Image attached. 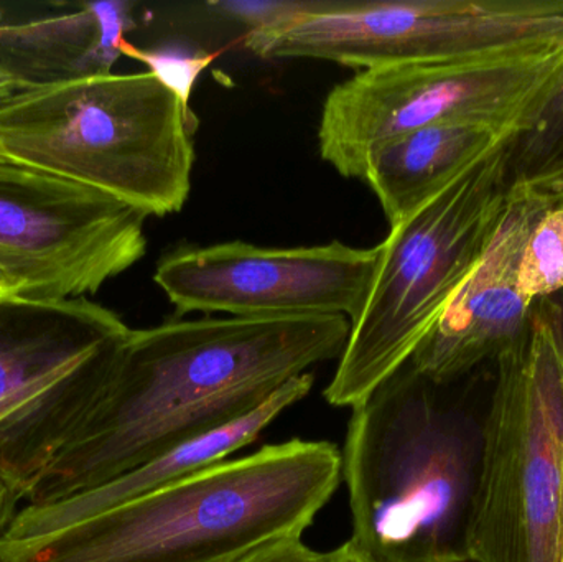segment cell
Here are the masks:
<instances>
[{
	"instance_id": "obj_17",
	"label": "cell",
	"mask_w": 563,
	"mask_h": 562,
	"mask_svg": "<svg viewBox=\"0 0 563 562\" xmlns=\"http://www.w3.org/2000/svg\"><path fill=\"white\" fill-rule=\"evenodd\" d=\"M338 3L340 0H213L207 7L217 15L246 26L244 45L257 55L274 36Z\"/></svg>"
},
{
	"instance_id": "obj_10",
	"label": "cell",
	"mask_w": 563,
	"mask_h": 562,
	"mask_svg": "<svg viewBox=\"0 0 563 562\" xmlns=\"http://www.w3.org/2000/svg\"><path fill=\"white\" fill-rule=\"evenodd\" d=\"M147 214L111 195L0 157V274L12 297L96 294L147 253Z\"/></svg>"
},
{
	"instance_id": "obj_18",
	"label": "cell",
	"mask_w": 563,
	"mask_h": 562,
	"mask_svg": "<svg viewBox=\"0 0 563 562\" xmlns=\"http://www.w3.org/2000/svg\"><path fill=\"white\" fill-rule=\"evenodd\" d=\"M518 287L529 306L563 290V201L552 205L529 236Z\"/></svg>"
},
{
	"instance_id": "obj_26",
	"label": "cell",
	"mask_w": 563,
	"mask_h": 562,
	"mask_svg": "<svg viewBox=\"0 0 563 562\" xmlns=\"http://www.w3.org/2000/svg\"><path fill=\"white\" fill-rule=\"evenodd\" d=\"M5 297H12V293H10L9 283H7L5 277L0 274V299H5Z\"/></svg>"
},
{
	"instance_id": "obj_25",
	"label": "cell",
	"mask_w": 563,
	"mask_h": 562,
	"mask_svg": "<svg viewBox=\"0 0 563 562\" xmlns=\"http://www.w3.org/2000/svg\"><path fill=\"white\" fill-rule=\"evenodd\" d=\"M19 89H22L19 79L5 66L0 65V102L5 101L7 98H10Z\"/></svg>"
},
{
	"instance_id": "obj_1",
	"label": "cell",
	"mask_w": 563,
	"mask_h": 562,
	"mask_svg": "<svg viewBox=\"0 0 563 562\" xmlns=\"http://www.w3.org/2000/svg\"><path fill=\"white\" fill-rule=\"evenodd\" d=\"M346 317L167 320L132 330L85 428L25 505L92 491L256 411L311 366L340 360Z\"/></svg>"
},
{
	"instance_id": "obj_2",
	"label": "cell",
	"mask_w": 563,
	"mask_h": 562,
	"mask_svg": "<svg viewBox=\"0 0 563 562\" xmlns=\"http://www.w3.org/2000/svg\"><path fill=\"white\" fill-rule=\"evenodd\" d=\"M479 372L433 382L407 362L351 408L341 451L347 543L367 560L472 562L489 405Z\"/></svg>"
},
{
	"instance_id": "obj_8",
	"label": "cell",
	"mask_w": 563,
	"mask_h": 562,
	"mask_svg": "<svg viewBox=\"0 0 563 562\" xmlns=\"http://www.w3.org/2000/svg\"><path fill=\"white\" fill-rule=\"evenodd\" d=\"M129 332L118 313L86 297L0 299V401L40 398L0 421V465L26 497L95 415Z\"/></svg>"
},
{
	"instance_id": "obj_13",
	"label": "cell",
	"mask_w": 563,
	"mask_h": 562,
	"mask_svg": "<svg viewBox=\"0 0 563 562\" xmlns=\"http://www.w3.org/2000/svg\"><path fill=\"white\" fill-rule=\"evenodd\" d=\"M313 373H305L282 386L263 406L217 431L185 442L154 461L121 475L115 481L63 500L45 505H25L13 518L5 540H30L55 533L69 525L119 507L125 502L154 494L188 475L228 461L230 455L253 444L267 426L313 388Z\"/></svg>"
},
{
	"instance_id": "obj_5",
	"label": "cell",
	"mask_w": 563,
	"mask_h": 562,
	"mask_svg": "<svg viewBox=\"0 0 563 562\" xmlns=\"http://www.w3.org/2000/svg\"><path fill=\"white\" fill-rule=\"evenodd\" d=\"M511 135L390 228L377 246L366 300L324 389L334 408H353L412 359L482 260L508 203Z\"/></svg>"
},
{
	"instance_id": "obj_4",
	"label": "cell",
	"mask_w": 563,
	"mask_h": 562,
	"mask_svg": "<svg viewBox=\"0 0 563 562\" xmlns=\"http://www.w3.org/2000/svg\"><path fill=\"white\" fill-rule=\"evenodd\" d=\"M197 124L154 73L81 76L0 102V157L167 217L190 197Z\"/></svg>"
},
{
	"instance_id": "obj_23",
	"label": "cell",
	"mask_w": 563,
	"mask_h": 562,
	"mask_svg": "<svg viewBox=\"0 0 563 562\" xmlns=\"http://www.w3.org/2000/svg\"><path fill=\"white\" fill-rule=\"evenodd\" d=\"M38 399V396L23 395L10 396V398L3 399V401H0V421L9 418L12 412L19 411V409H22L23 406H29V408H32V406L36 405Z\"/></svg>"
},
{
	"instance_id": "obj_21",
	"label": "cell",
	"mask_w": 563,
	"mask_h": 562,
	"mask_svg": "<svg viewBox=\"0 0 563 562\" xmlns=\"http://www.w3.org/2000/svg\"><path fill=\"white\" fill-rule=\"evenodd\" d=\"M23 502H26L25 488L5 469L0 467V538L5 537L13 518L22 510L20 505Z\"/></svg>"
},
{
	"instance_id": "obj_6",
	"label": "cell",
	"mask_w": 563,
	"mask_h": 562,
	"mask_svg": "<svg viewBox=\"0 0 563 562\" xmlns=\"http://www.w3.org/2000/svg\"><path fill=\"white\" fill-rule=\"evenodd\" d=\"M495 365L470 560L562 562L563 368L536 306Z\"/></svg>"
},
{
	"instance_id": "obj_20",
	"label": "cell",
	"mask_w": 563,
	"mask_h": 562,
	"mask_svg": "<svg viewBox=\"0 0 563 562\" xmlns=\"http://www.w3.org/2000/svg\"><path fill=\"white\" fill-rule=\"evenodd\" d=\"M230 562H327V553L311 550L301 538H285Z\"/></svg>"
},
{
	"instance_id": "obj_15",
	"label": "cell",
	"mask_w": 563,
	"mask_h": 562,
	"mask_svg": "<svg viewBox=\"0 0 563 562\" xmlns=\"http://www.w3.org/2000/svg\"><path fill=\"white\" fill-rule=\"evenodd\" d=\"M132 7L129 2L85 3L73 15L7 29L0 48L10 53L0 65L12 73L25 63L23 88L108 75L122 55L125 33L135 26Z\"/></svg>"
},
{
	"instance_id": "obj_16",
	"label": "cell",
	"mask_w": 563,
	"mask_h": 562,
	"mask_svg": "<svg viewBox=\"0 0 563 562\" xmlns=\"http://www.w3.org/2000/svg\"><path fill=\"white\" fill-rule=\"evenodd\" d=\"M509 194L563 201V73L525 128L508 141Z\"/></svg>"
},
{
	"instance_id": "obj_12",
	"label": "cell",
	"mask_w": 563,
	"mask_h": 562,
	"mask_svg": "<svg viewBox=\"0 0 563 562\" xmlns=\"http://www.w3.org/2000/svg\"><path fill=\"white\" fill-rule=\"evenodd\" d=\"M552 205L536 195L509 194L482 260L409 360L417 372L433 382H455L496 363L525 337L532 306L519 293V264Z\"/></svg>"
},
{
	"instance_id": "obj_7",
	"label": "cell",
	"mask_w": 563,
	"mask_h": 562,
	"mask_svg": "<svg viewBox=\"0 0 563 562\" xmlns=\"http://www.w3.org/2000/svg\"><path fill=\"white\" fill-rule=\"evenodd\" d=\"M562 73L563 48L364 69L324 99L318 148L341 177L363 180L371 152L417 129L470 124L519 131Z\"/></svg>"
},
{
	"instance_id": "obj_24",
	"label": "cell",
	"mask_w": 563,
	"mask_h": 562,
	"mask_svg": "<svg viewBox=\"0 0 563 562\" xmlns=\"http://www.w3.org/2000/svg\"><path fill=\"white\" fill-rule=\"evenodd\" d=\"M327 562H373L367 560L360 551L354 550L350 543L341 544L334 551L327 553Z\"/></svg>"
},
{
	"instance_id": "obj_19",
	"label": "cell",
	"mask_w": 563,
	"mask_h": 562,
	"mask_svg": "<svg viewBox=\"0 0 563 562\" xmlns=\"http://www.w3.org/2000/svg\"><path fill=\"white\" fill-rule=\"evenodd\" d=\"M121 53L145 63L148 71L154 73L158 81L180 99L184 108L188 112H194L190 106L191 92L201 73L213 62V53L191 52L185 48L142 49L128 42L122 43Z\"/></svg>"
},
{
	"instance_id": "obj_22",
	"label": "cell",
	"mask_w": 563,
	"mask_h": 562,
	"mask_svg": "<svg viewBox=\"0 0 563 562\" xmlns=\"http://www.w3.org/2000/svg\"><path fill=\"white\" fill-rule=\"evenodd\" d=\"M534 306L548 326L563 368V290L548 299L539 300Z\"/></svg>"
},
{
	"instance_id": "obj_11",
	"label": "cell",
	"mask_w": 563,
	"mask_h": 562,
	"mask_svg": "<svg viewBox=\"0 0 563 562\" xmlns=\"http://www.w3.org/2000/svg\"><path fill=\"white\" fill-rule=\"evenodd\" d=\"M376 247L341 241L317 246L263 247L243 241L187 246L158 261L154 280L185 313L240 319L346 317L363 309L376 271Z\"/></svg>"
},
{
	"instance_id": "obj_3",
	"label": "cell",
	"mask_w": 563,
	"mask_h": 562,
	"mask_svg": "<svg viewBox=\"0 0 563 562\" xmlns=\"http://www.w3.org/2000/svg\"><path fill=\"white\" fill-rule=\"evenodd\" d=\"M340 482L336 445L291 439L55 533L0 538V562H230L301 538Z\"/></svg>"
},
{
	"instance_id": "obj_9",
	"label": "cell",
	"mask_w": 563,
	"mask_h": 562,
	"mask_svg": "<svg viewBox=\"0 0 563 562\" xmlns=\"http://www.w3.org/2000/svg\"><path fill=\"white\" fill-rule=\"evenodd\" d=\"M563 48V0H340L257 56L347 68L506 58Z\"/></svg>"
},
{
	"instance_id": "obj_27",
	"label": "cell",
	"mask_w": 563,
	"mask_h": 562,
	"mask_svg": "<svg viewBox=\"0 0 563 562\" xmlns=\"http://www.w3.org/2000/svg\"><path fill=\"white\" fill-rule=\"evenodd\" d=\"M562 562H563V551H562Z\"/></svg>"
},
{
	"instance_id": "obj_14",
	"label": "cell",
	"mask_w": 563,
	"mask_h": 562,
	"mask_svg": "<svg viewBox=\"0 0 563 562\" xmlns=\"http://www.w3.org/2000/svg\"><path fill=\"white\" fill-rule=\"evenodd\" d=\"M511 134L470 124L417 129L371 152L363 180L393 228Z\"/></svg>"
}]
</instances>
